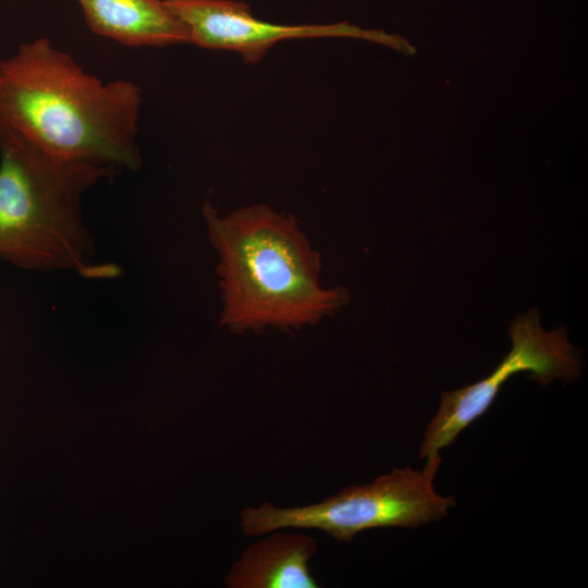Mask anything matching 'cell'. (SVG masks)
Returning a JSON list of instances; mask_svg holds the SVG:
<instances>
[{
  "instance_id": "obj_1",
  "label": "cell",
  "mask_w": 588,
  "mask_h": 588,
  "mask_svg": "<svg viewBox=\"0 0 588 588\" xmlns=\"http://www.w3.org/2000/svg\"><path fill=\"white\" fill-rule=\"evenodd\" d=\"M142 90L103 82L48 38L0 60V125L53 156L136 171Z\"/></svg>"
},
{
  "instance_id": "obj_2",
  "label": "cell",
  "mask_w": 588,
  "mask_h": 588,
  "mask_svg": "<svg viewBox=\"0 0 588 588\" xmlns=\"http://www.w3.org/2000/svg\"><path fill=\"white\" fill-rule=\"evenodd\" d=\"M203 212L220 258L221 322L233 332L301 329L347 302L344 289L320 283V256L293 216L264 205L221 217L205 204Z\"/></svg>"
},
{
  "instance_id": "obj_3",
  "label": "cell",
  "mask_w": 588,
  "mask_h": 588,
  "mask_svg": "<svg viewBox=\"0 0 588 588\" xmlns=\"http://www.w3.org/2000/svg\"><path fill=\"white\" fill-rule=\"evenodd\" d=\"M117 170L53 156L0 125V259L26 270L117 277V266L93 262L81 211L84 193Z\"/></svg>"
},
{
  "instance_id": "obj_4",
  "label": "cell",
  "mask_w": 588,
  "mask_h": 588,
  "mask_svg": "<svg viewBox=\"0 0 588 588\" xmlns=\"http://www.w3.org/2000/svg\"><path fill=\"white\" fill-rule=\"evenodd\" d=\"M421 470L394 468L371 483L347 487L321 502L294 507L262 503L242 510L241 528L247 536L277 529H319L340 542H351L365 530L415 528L443 518L455 505L452 497L434 491L440 454L427 457Z\"/></svg>"
},
{
  "instance_id": "obj_5",
  "label": "cell",
  "mask_w": 588,
  "mask_h": 588,
  "mask_svg": "<svg viewBox=\"0 0 588 588\" xmlns=\"http://www.w3.org/2000/svg\"><path fill=\"white\" fill-rule=\"evenodd\" d=\"M511 351L485 379L441 394L439 411L428 424L420 445V458L438 454L457 436L481 417L492 405L504 382L519 372L547 385L554 379L569 381L581 371L576 348L565 328L544 331L539 314L530 309L517 316L509 329Z\"/></svg>"
},
{
  "instance_id": "obj_6",
  "label": "cell",
  "mask_w": 588,
  "mask_h": 588,
  "mask_svg": "<svg viewBox=\"0 0 588 588\" xmlns=\"http://www.w3.org/2000/svg\"><path fill=\"white\" fill-rule=\"evenodd\" d=\"M185 26L189 44L230 50L247 63L259 62L278 42L301 38L351 37L402 51L405 40L379 29H363L346 22L283 25L256 19L248 4L237 0H164Z\"/></svg>"
},
{
  "instance_id": "obj_7",
  "label": "cell",
  "mask_w": 588,
  "mask_h": 588,
  "mask_svg": "<svg viewBox=\"0 0 588 588\" xmlns=\"http://www.w3.org/2000/svg\"><path fill=\"white\" fill-rule=\"evenodd\" d=\"M248 547L225 577L229 588H317L308 561L317 552L315 538L277 529Z\"/></svg>"
},
{
  "instance_id": "obj_8",
  "label": "cell",
  "mask_w": 588,
  "mask_h": 588,
  "mask_svg": "<svg viewBox=\"0 0 588 588\" xmlns=\"http://www.w3.org/2000/svg\"><path fill=\"white\" fill-rule=\"evenodd\" d=\"M91 32L128 47L189 44L164 0H76Z\"/></svg>"
}]
</instances>
